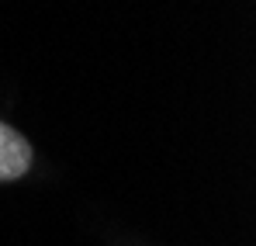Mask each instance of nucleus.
I'll return each instance as SVG.
<instances>
[{
    "instance_id": "obj_1",
    "label": "nucleus",
    "mask_w": 256,
    "mask_h": 246,
    "mask_svg": "<svg viewBox=\"0 0 256 246\" xmlns=\"http://www.w3.org/2000/svg\"><path fill=\"white\" fill-rule=\"evenodd\" d=\"M32 170V146L21 132L0 122V180H18Z\"/></svg>"
}]
</instances>
